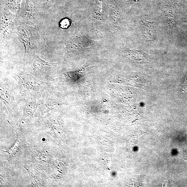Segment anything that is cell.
<instances>
[{
  "instance_id": "obj_1",
  "label": "cell",
  "mask_w": 187,
  "mask_h": 187,
  "mask_svg": "<svg viewBox=\"0 0 187 187\" xmlns=\"http://www.w3.org/2000/svg\"><path fill=\"white\" fill-rule=\"evenodd\" d=\"M70 22L68 19H64L60 23L61 26L63 29L67 28L69 26Z\"/></svg>"
}]
</instances>
